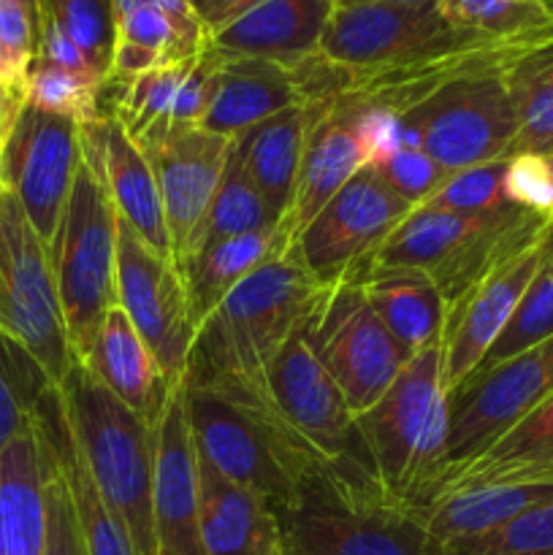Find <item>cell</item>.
<instances>
[{
  "instance_id": "1",
  "label": "cell",
  "mask_w": 553,
  "mask_h": 555,
  "mask_svg": "<svg viewBox=\"0 0 553 555\" xmlns=\"http://www.w3.org/2000/svg\"><path fill=\"white\" fill-rule=\"evenodd\" d=\"M329 287L293 249L255 269L198 325L184 379L226 401L263 390L274 358L307 325Z\"/></svg>"
},
{
  "instance_id": "2",
  "label": "cell",
  "mask_w": 553,
  "mask_h": 555,
  "mask_svg": "<svg viewBox=\"0 0 553 555\" xmlns=\"http://www.w3.org/2000/svg\"><path fill=\"white\" fill-rule=\"evenodd\" d=\"M54 390L87 472L106 507L130 537L133 553L160 555L152 509L157 428L103 388L79 361Z\"/></svg>"
},
{
  "instance_id": "3",
  "label": "cell",
  "mask_w": 553,
  "mask_h": 555,
  "mask_svg": "<svg viewBox=\"0 0 553 555\" xmlns=\"http://www.w3.org/2000/svg\"><path fill=\"white\" fill-rule=\"evenodd\" d=\"M551 222V217L515 204L486 215L415 206L345 280L372 269H417L432 276L448 309L499 260L542 236Z\"/></svg>"
},
{
  "instance_id": "4",
  "label": "cell",
  "mask_w": 553,
  "mask_h": 555,
  "mask_svg": "<svg viewBox=\"0 0 553 555\" xmlns=\"http://www.w3.org/2000/svg\"><path fill=\"white\" fill-rule=\"evenodd\" d=\"M439 372L442 347L415 352L383 399L356 417L385 496L415 515L448 466V393Z\"/></svg>"
},
{
  "instance_id": "5",
  "label": "cell",
  "mask_w": 553,
  "mask_h": 555,
  "mask_svg": "<svg viewBox=\"0 0 553 555\" xmlns=\"http://www.w3.org/2000/svg\"><path fill=\"white\" fill-rule=\"evenodd\" d=\"M274 518L276 555H442L421 515L334 477L309 475Z\"/></svg>"
},
{
  "instance_id": "6",
  "label": "cell",
  "mask_w": 553,
  "mask_h": 555,
  "mask_svg": "<svg viewBox=\"0 0 553 555\" xmlns=\"http://www.w3.org/2000/svg\"><path fill=\"white\" fill-rule=\"evenodd\" d=\"M49 258L70 352L81 363L106 312L117 307V209L85 157L49 244Z\"/></svg>"
},
{
  "instance_id": "7",
  "label": "cell",
  "mask_w": 553,
  "mask_h": 555,
  "mask_svg": "<svg viewBox=\"0 0 553 555\" xmlns=\"http://www.w3.org/2000/svg\"><path fill=\"white\" fill-rule=\"evenodd\" d=\"M0 336L20 345L52 388L76 363L49 247L11 193L0 195Z\"/></svg>"
},
{
  "instance_id": "8",
  "label": "cell",
  "mask_w": 553,
  "mask_h": 555,
  "mask_svg": "<svg viewBox=\"0 0 553 555\" xmlns=\"http://www.w3.org/2000/svg\"><path fill=\"white\" fill-rule=\"evenodd\" d=\"M396 117L404 146H421L448 173L510 160L518 139L504 74L448 81Z\"/></svg>"
},
{
  "instance_id": "9",
  "label": "cell",
  "mask_w": 553,
  "mask_h": 555,
  "mask_svg": "<svg viewBox=\"0 0 553 555\" xmlns=\"http://www.w3.org/2000/svg\"><path fill=\"white\" fill-rule=\"evenodd\" d=\"M304 336L356 417L383 399L412 358L374 312L361 285L347 280L325 291Z\"/></svg>"
},
{
  "instance_id": "10",
  "label": "cell",
  "mask_w": 553,
  "mask_h": 555,
  "mask_svg": "<svg viewBox=\"0 0 553 555\" xmlns=\"http://www.w3.org/2000/svg\"><path fill=\"white\" fill-rule=\"evenodd\" d=\"M117 304L155 356L171 390L188 377L195 325L184 280L171 258L152 249L117 217Z\"/></svg>"
},
{
  "instance_id": "11",
  "label": "cell",
  "mask_w": 553,
  "mask_h": 555,
  "mask_svg": "<svg viewBox=\"0 0 553 555\" xmlns=\"http://www.w3.org/2000/svg\"><path fill=\"white\" fill-rule=\"evenodd\" d=\"M553 393V339L466 377L448 393V466L486 453Z\"/></svg>"
},
{
  "instance_id": "12",
  "label": "cell",
  "mask_w": 553,
  "mask_h": 555,
  "mask_svg": "<svg viewBox=\"0 0 553 555\" xmlns=\"http://www.w3.org/2000/svg\"><path fill=\"white\" fill-rule=\"evenodd\" d=\"M475 33L445 20L439 3H363L334 11L320 41V54L350 70L404 65L426 54L445 52Z\"/></svg>"
},
{
  "instance_id": "13",
  "label": "cell",
  "mask_w": 553,
  "mask_h": 555,
  "mask_svg": "<svg viewBox=\"0 0 553 555\" xmlns=\"http://www.w3.org/2000/svg\"><path fill=\"white\" fill-rule=\"evenodd\" d=\"M412 206L374 171L361 168L293 242V255L325 285L345 280L374 253Z\"/></svg>"
},
{
  "instance_id": "14",
  "label": "cell",
  "mask_w": 553,
  "mask_h": 555,
  "mask_svg": "<svg viewBox=\"0 0 553 555\" xmlns=\"http://www.w3.org/2000/svg\"><path fill=\"white\" fill-rule=\"evenodd\" d=\"M79 163V125L25 103L0 150V168L5 188L47 247L57 233Z\"/></svg>"
},
{
  "instance_id": "15",
  "label": "cell",
  "mask_w": 553,
  "mask_h": 555,
  "mask_svg": "<svg viewBox=\"0 0 553 555\" xmlns=\"http://www.w3.org/2000/svg\"><path fill=\"white\" fill-rule=\"evenodd\" d=\"M553 236V222L542 236L499 260L464 296L445 309L442 331V388L453 393L477 372L486 352L513 318L515 307L540 271Z\"/></svg>"
},
{
  "instance_id": "16",
  "label": "cell",
  "mask_w": 553,
  "mask_h": 555,
  "mask_svg": "<svg viewBox=\"0 0 553 555\" xmlns=\"http://www.w3.org/2000/svg\"><path fill=\"white\" fill-rule=\"evenodd\" d=\"M136 144L155 173L171 258L179 269L190 236L215 198L233 139L209 133L201 125H166L146 130Z\"/></svg>"
},
{
  "instance_id": "17",
  "label": "cell",
  "mask_w": 553,
  "mask_h": 555,
  "mask_svg": "<svg viewBox=\"0 0 553 555\" xmlns=\"http://www.w3.org/2000/svg\"><path fill=\"white\" fill-rule=\"evenodd\" d=\"M190 434L201 459L222 477L263 496L271 509L282 507L296 491V480L276 459L274 448L258 426L211 390L184 379Z\"/></svg>"
},
{
  "instance_id": "18",
  "label": "cell",
  "mask_w": 553,
  "mask_h": 555,
  "mask_svg": "<svg viewBox=\"0 0 553 555\" xmlns=\"http://www.w3.org/2000/svg\"><path fill=\"white\" fill-rule=\"evenodd\" d=\"M152 509L160 555H206L198 524V450L190 434L184 383L157 423Z\"/></svg>"
},
{
  "instance_id": "19",
  "label": "cell",
  "mask_w": 553,
  "mask_h": 555,
  "mask_svg": "<svg viewBox=\"0 0 553 555\" xmlns=\"http://www.w3.org/2000/svg\"><path fill=\"white\" fill-rule=\"evenodd\" d=\"M309 108H312V125H309L307 146H304L301 168H298L296 193L282 220L293 242L312 222V217L361 168L372 163L361 125H358V112L350 101L336 98L329 103H312Z\"/></svg>"
},
{
  "instance_id": "20",
  "label": "cell",
  "mask_w": 553,
  "mask_h": 555,
  "mask_svg": "<svg viewBox=\"0 0 553 555\" xmlns=\"http://www.w3.org/2000/svg\"><path fill=\"white\" fill-rule=\"evenodd\" d=\"M79 139L81 157L103 179L119 220L128 222L152 249L171 258V238L155 173L125 125L112 114H101L79 125Z\"/></svg>"
},
{
  "instance_id": "21",
  "label": "cell",
  "mask_w": 553,
  "mask_h": 555,
  "mask_svg": "<svg viewBox=\"0 0 553 555\" xmlns=\"http://www.w3.org/2000/svg\"><path fill=\"white\" fill-rule=\"evenodd\" d=\"M334 0H258L209 36L217 60H266L298 68L320 52Z\"/></svg>"
},
{
  "instance_id": "22",
  "label": "cell",
  "mask_w": 553,
  "mask_h": 555,
  "mask_svg": "<svg viewBox=\"0 0 553 555\" xmlns=\"http://www.w3.org/2000/svg\"><path fill=\"white\" fill-rule=\"evenodd\" d=\"M114 20L117 43L108 74L114 79L193 63L209 49L211 33L190 0H114Z\"/></svg>"
},
{
  "instance_id": "23",
  "label": "cell",
  "mask_w": 553,
  "mask_h": 555,
  "mask_svg": "<svg viewBox=\"0 0 553 555\" xmlns=\"http://www.w3.org/2000/svg\"><path fill=\"white\" fill-rule=\"evenodd\" d=\"M81 363L103 388L112 390L125 406L157 428L173 390L119 304L106 312L92 350Z\"/></svg>"
},
{
  "instance_id": "24",
  "label": "cell",
  "mask_w": 553,
  "mask_h": 555,
  "mask_svg": "<svg viewBox=\"0 0 553 555\" xmlns=\"http://www.w3.org/2000/svg\"><path fill=\"white\" fill-rule=\"evenodd\" d=\"M198 524L206 555H276L280 547L271 504L222 477L201 455Z\"/></svg>"
},
{
  "instance_id": "25",
  "label": "cell",
  "mask_w": 553,
  "mask_h": 555,
  "mask_svg": "<svg viewBox=\"0 0 553 555\" xmlns=\"http://www.w3.org/2000/svg\"><path fill=\"white\" fill-rule=\"evenodd\" d=\"M291 106H304L291 68L266 60H217L215 90L201 128L236 139Z\"/></svg>"
},
{
  "instance_id": "26",
  "label": "cell",
  "mask_w": 553,
  "mask_h": 555,
  "mask_svg": "<svg viewBox=\"0 0 553 555\" xmlns=\"http://www.w3.org/2000/svg\"><path fill=\"white\" fill-rule=\"evenodd\" d=\"M291 233L285 231L282 222H276L266 231L220 238V242L204 244L190 253L179 266V274L184 280V291H188L190 318H193L195 331L231 296L233 287L242 285L263 263L291 253Z\"/></svg>"
},
{
  "instance_id": "27",
  "label": "cell",
  "mask_w": 553,
  "mask_h": 555,
  "mask_svg": "<svg viewBox=\"0 0 553 555\" xmlns=\"http://www.w3.org/2000/svg\"><path fill=\"white\" fill-rule=\"evenodd\" d=\"M47 472L36 423L0 455V555H43Z\"/></svg>"
},
{
  "instance_id": "28",
  "label": "cell",
  "mask_w": 553,
  "mask_h": 555,
  "mask_svg": "<svg viewBox=\"0 0 553 555\" xmlns=\"http://www.w3.org/2000/svg\"><path fill=\"white\" fill-rule=\"evenodd\" d=\"M312 108L291 106L233 139V155L258 188L274 220H285L296 193L298 168L307 146Z\"/></svg>"
},
{
  "instance_id": "29",
  "label": "cell",
  "mask_w": 553,
  "mask_h": 555,
  "mask_svg": "<svg viewBox=\"0 0 553 555\" xmlns=\"http://www.w3.org/2000/svg\"><path fill=\"white\" fill-rule=\"evenodd\" d=\"M347 282L361 285L380 320L412 356L442 341L445 298L428 274L417 269H372Z\"/></svg>"
},
{
  "instance_id": "30",
  "label": "cell",
  "mask_w": 553,
  "mask_h": 555,
  "mask_svg": "<svg viewBox=\"0 0 553 555\" xmlns=\"http://www.w3.org/2000/svg\"><path fill=\"white\" fill-rule=\"evenodd\" d=\"M33 417L47 431L49 442H52L54 453L60 459V466L65 472L70 496H74L76 504V515H79L81 534H85L87 555H136L133 545H130V537L125 534L123 524L114 518V513L106 507L101 493H98L95 482H92L90 472H87L85 459H81L79 444L74 442L68 426H65V417L60 412L57 390H47L36 401Z\"/></svg>"
},
{
  "instance_id": "31",
  "label": "cell",
  "mask_w": 553,
  "mask_h": 555,
  "mask_svg": "<svg viewBox=\"0 0 553 555\" xmlns=\"http://www.w3.org/2000/svg\"><path fill=\"white\" fill-rule=\"evenodd\" d=\"M518 114L513 155H545L553 150V41L531 49L504 74Z\"/></svg>"
},
{
  "instance_id": "32",
  "label": "cell",
  "mask_w": 553,
  "mask_h": 555,
  "mask_svg": "<svg viewBox=\"0 0 553 555\" xmlns=\"http://www.w3.org/2000/svg\"><path fill=\"white\" fill-rule=\"evenodd\" d=\"M276 222L280 220L271 217L263 195H260L258 188L249 182L247 173L242 171V166H239L236 155H233L231 150V155H228V163H226V171H222L220 184H217L215 198H211L204 220L198 222V228H195L193 236H190L184 258H188L190 253H195L198 247H204V244L220 242V238L244 236V233L266 231V228L276 225Z\"/></svg>"
},
{
  "instance_id": "33",
  "label": "cell",
  "mask_w": 553,
  "mask_h": 555,
  "mask_svg": "<svg viewBox=\"0 0 553 555\" xmlns=\"http://www.w3.org/2000/svg\"><path fill=\"white\" fill-rule=\"evenodd\" d=\"M445 20L459 30L499 41L553 38V14L540 0H439Z\"/></svg>"
},
{
  "instance_id": "34",
  "label": "cell",
  "mask_w": 553,
  "mask_h": 555,
  "mask_svg": "<svg viewBox=\"0 0 553 555\" xmlns=\"http://www.w3.org/2000/svg\"><path fill=\"white\" fill-rule=\"evenodd\" d=\"M60 27L85 52L92 74L108 79L117 43L114 0H38V25Z\"/></svg>"
},
{
  "instance_id": "35",
  "label": "cell",
  "mask_w": 553,
  "mask_h": 555,
  "mask_svg": "<svg viewBox=\"0 0 553 555\" xmlns=\"http://www.w3.org/2000/svg\"><path fill=\"white\" fill-rule=\"evenodd\" d=\"M36 38V16L16 0H0V108L9 130L27 103Z\"/></svg>"
},
{
  "instance_id": "36",
  "label": "cell",
  "mask_w": 553,
  "mask_h": 555,
  "mask_svg": "<svg viewBox=\"0 0 553 555\" xmlns=\"http://www.w3.org/2000/svg\"><path fill=\"white\" fill-rule=\"evenodd\" d=\"M553 339V236L548 244V255L542 260L540 271L531 280L529 291L524 293L520 304L515 307L513 318L504 325L502 334L486 352L480 369L499 366V363L510 361V358L520 356V352L531 350V347L542 345V341Z\"/></svg>"
},
{
  "instance_id": "37",
  "label": "cell",
  "mask_w": 553,
  "mask_h": 555,
  "mask_svg": "<svg viewBox=\"0 0 553 555\" xmlns=\"http://www.w3.org/2000/svg\"><path fill=\"white\" fill-rule=\"evenodd\" d=\"M101 85L103 81H98L90 74H76V70L36 60L30 81H27V103L41 108V112L85 125L101 117V108H98Z\"/></svg>"
},
{
  "instance_id": "38",
  "label": "cell",
  "mask_w": 553,
  "mask_h": 555,
  "mask_svg": "<svg viewBox=\"0 0 553 555\" xmlns=\"http://www.w3.org/2000/svg\"><path fill=\"white\" fill-rule=\"evenodd\" d=\"M504 177H507V160L486 163V166L464 168L455 171L428 195L421 206L428 209L459 211V215H486L507 206L504 193Z\"/></svg>"
},
{
  "instance_id": "39",
  "label": "cell",
  "mask_w": 553,
  "mask_h": 555,
  "mask_svg": "<svg viewBox=\"0 0 553 555\" xmlns=\"http://www.w3.org/2000/svg\"><path fill=\"white\" fill-rule=\"evenodd\" d=\"M33 423H36L38 439H41L43 472H47V547H43V555H87L85 534H81L79 515H76V504L63 466H60L47 431L38 426L36 417H33Z\"/></svg>"
},
{
  "instance_id": "40",
  "label": "cell",
  "mask_w": 553,
  "mask_h": 555,
  "mask_svg": "<svg viewBox=\"0 0 553 555\" xmlns=\"http://www.w3.org/2000/svg\"><path fill=\"white\" fill-rule=\"evenodd\" d=\"M374 171L407 201V204L415 209L421 206L428 195H434V190L450 177L445 168H439L421 146H399L390 155H385L383 160L374 163Z\"/></svg>"
},
{
  "instance_id": "41",
  "label": "cell",
  "mask_w": 553,
  "mask_h": 555,
  "mask_svg": "<svg viewBox=\"0 0 553 555\" xmlns=\"http://www.w3.org/2000/svg\"><path fill=\"white\" fill-rule=\"evenodd\" d=\"M472 555H553V499L510 520Z\"/></svg>"
},
{
  "instance_id": "42",
  "label": "cell",
  "mask_w": 553,
  "mask_h": 555,
  "mask_svg": "<svg viewBox=\"0 0 553 555\" xmlns=\"http://www.w3.org/2000/svg\"><path fill=\"white\" fill-rule=\"evenodd\" d=\"M504 193L510 204L553 220V177L545 155H513L507 160Z\"/></svg>"
},
{
  "instance_id": "43",
  "label": "cell",
  "mask_w": 553,
  "mask_h": 555,
  "mask_svg": "<svg viewBox=\"0 0 553 555\" xmlns=\"http://www.w3.org/2000/svg\"><path fill=\"white\" fill-rule=\"evenodd\" d=\"M27 423H30V406L5 363L3 347H0V455L25 431Z\"/></svg>"
},
{
  "instance_id": "44",
  "label": "cell",
  "mask_w": 553,
  "mask_h": 555,
  "mask_svg": "<svg viewBox=\"0 0 553 555\" xmlns=\"http://www.w3.org/2000/svg\"><path fill=\"white\" fill-rule=\"evenodd\" d=\"M36 60H43V63L60 65V68L76 70V74H92L90 63H87L85 52L65 36L60 27L49 25V22H41L38 25V38H36ZM98 79V76H95ZM101 81V79H98Z\"/></svg>"
},
{
  "instance_id": "45",
  "label": "cell",
  "mask_w": 553,
  "mask_h": 555,
  "mask_svg": "<svg viewBox=\"0 0 553 555\" xmlns=\"http://www.w3.org/2000/svg\"><path fill=\"white\" fill-rule=\"evenodd\" d=\"M258 0H190V5H193V11L198 14V20L204 22L209 33L220 30L222 25L236 20L239 14H244Z\"/></svg>"
},
{
  "instance_id": "46",
  "label": "cell",
  "mask_w": 553,
  "mask_h": 555,
  "mask_svg": "<svg viewBox=\"0 0 553 555\" xmlns=\"http://www.w3.org/2000/svg\"><path fill=\"white\" fill-rule=\"evenodd\" d=\"M5 135H9V125H5L3 108H0V150H3V144H5Z\"/></svg>"
},
{
  "instance_id": "47",
  "label": "cell",
  "mask_w": 553,
  "mask_h": 555,
  "mask_svg": "<svg viewBox=\"0 0 553 555\" xmlns=\"http://www.w3.org/2000/svg\"><path fill=\"white\" fill-rule=\"evenodd\" d=\"M16 3H22V5H25V9L30 11V14L36 16V22H38V0H16Z\"/></svg>"
},
{
  "instance_id": "48",
  "label": "cell",
  "mask_w": 553,
  "mask_h": 555,
  "mask_svg": "<svg viewBox=\"0 0 553 555\" xmlns=\"http://www.w3.org/2000/svg\"><path fill=\"white\" fill-rule=\"evenodd\" d=\"M385 3H439V0H385Z\"/></svg>"
},
{
  "instance_id": "49",
  "label": "cell",
  "mask_w": 553,
  "mask_h": 555,
  "mask_svg": "<svg viewBox=\"0 0 553 555\" xmlns=\"http://www.w3.org/2000/svg\"><path fill=\"white\" fill-rule=\"evenodd\" d=\"M336 9H342V5H352V3H361V0H334Z\"/></svg>"
},
{
  "instance_id": "50",
  "label": "cell",
  "mask_w": 553,
  "mask_h": 555,
  "mask_svg": "<svg viewBox=\"0 0 553 555\" xmlns=\"http://www.w3.org/2000/svg\"><path fill=\"white\" fill-rule=\"evenodd\" d=\"M9 193V188H5V179H3V168H0V195Z\"/></svg>"
},
{
  "instance_id": "51",
  "label": "cell",
  "mask_w": 553,
  "mask_h": 555,
  "mask_svg": "<svg viewBox=\"0 0 553 555\" xmlns=\"http://www.w3.org/2000/svg\"><path fill=\"white\" fill-rule=\"evenodd\" d=\"M545 163H548V168H551V177H553V150L545 152Z\"/></svg>"
},
{
  "instance_id": "52",
  "label": "cell",
  "mask_w": 553,
  "mask_h": 555,
  "mask_svg": "<svg viewBox=\"0 0 553 555\" xmlns=\"http://www.w3.org/2000/svg\"><path fill=\"white\" fill-rule=\"evenodd\" d=\"M540 3H542V5H545V9H548V11H551V14H553V0H540Z\"/></svg>"
}]
</instances>
